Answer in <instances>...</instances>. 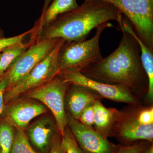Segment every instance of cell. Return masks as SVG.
Masks as SVG:
<instances>
[{"mask_svg": "<svg viewBox=\"0 0 153 153\" xmlns=\"http://www.w3.org/2000/svg\"><path fill=\"white\" fill-rule=\"evenodd\" d=\"M120 27L123 36L117 48L80 72L96 81L125 86L134 93L144 89L147 91V77L141 61L138 44L131 34Z\"/></svg>", "mask_w": 153, "mask_h": 153, "instance_id": "1", "label": "cell"}, {"mask_svg": "<svg viewBox=\"0 0 153 153\" xmlns=\"http://www.w3.org/2000/svg\"><path fill=\"white\" fill-rule=\"evenodd\" d=\"M123 14L109 3L100 0H84L76 10L59 16L41 29L37 40L61 39L65 42L85 40L100 25L121 20Z\"/></svg>", "mask_w": 153, "mask_h": 153, "instance_id": "2", "label": "cell"}, {"mask_svg": "<svg viewBox=\"0 0 153 153\" xmlns=\"http://www.w3.org/2000/svg\"><path fill=\"white\" fill-rule=\"evenodd\" d=\"M113 27L110 22L96 28L94 36L89 40L66 42L61 47L58 56L60 70L74 69L80 71L102 59L99 42L100 36L106 28Z\"/></svg>", "mask_w": 153, "mask_h": 153, "instance_id": "3", "label": "cell"}, {"mask_svg": "<svg viewBox=\"0 0 153 153\" xmlns=\"http://www.w3.org/2000/svg\"><path fill=\"white\" fill-rule=\"evenodd\" d=\"M65 41L60 39L49 54L13 87L6 89L4 94V105L29 91L41 87L50 82L60 71L58 56Z\"/></svg>", "mask_w": 153, "mask_h": 153, "instance_id": "4", "label": "cell"}, {"mask_svg": "<svg viewBox=\"0 0 153 153\" xmlns=\"http://www.w3.org/2000/svg\"><path fill=\"white\" fill-rule=\"evenodd\" d=\"M70 83L57 75L50 82L24 94L27 98L44 104L54 117L57 131L63 134L68 126V115L65 108V97Z\"/></svg>", "mask_w": 153, "mask_h": 153, "instance_id": "5", "label": "cell"}, {"mask_svg": "<svg viewBox=\"0 0 153 153\" xmlns=\"http://www.w3.org/2000/svg\"><path fill=\"white\" fill-rule=\"evenodd\" d=\"M115 7L131 22L140 39L153 51V0H100Z\"/></svg>", "mask_w": 153, "mask_h": 153, "instance_id": "6", "label": "cell"}, {"mask_svg": "<svg viewBox=\"0 0 153 153\" xmlns=\"http://www.w3.org/2000/svg\"><path fill=\"white\" fill-rule=\"evenodd\" d=\"M59 39L37 40L19 56L4 74L7 83V89L27 76L52 51Z\"/></svg>", "mask_w": 153, "mask_h": 153, "instance_id": "7", "label": "cell"}, {"mask_svg": "<svg viewBox=\"0 0 153 153\" xmlns=\"http://www.w3.org/2000/svg\"><path fill=\"white\" fill-rule=\"evenodd\" d=\"M58 74L68 83L87 87L97 94L102 98L129 104L137 103L138 100L134 92L125 86L96 81L85 76L76 69L60 70Z\"/></svg>", "mask_w": 153, "mask_h": 153, "instance_id": "8", "label": "cell"}, {"mask_svg": "<svg viewBox=\"0 0 153 153\" xmlns=\"http://www.w3.org/2000/svg\"><path fill=\"white\" fill-rule=\"evenodd\" d=\"M68 115V128L85 153H116L120 147L114 144L94 129L89 128Z\"/></svg>", "mask_w": 153, "mask_h": 153, "instance_id": "9", "label": "cell"}, {"mask_svg": "<svg viewBox=\"0 0 153 153\" xmlns=\"http://www.w3.org/2000/svg\"><path fill=\"white\" fill-rule=\"evenodd\" d=\"M47 111V108L41 102L27 98L5 104L0 117L15 128L25 131L31 120Z\"/></svg>", "mask_w": 153, "mask_h": 153, "instance_id": "10", "label": "cell"}, {"mask_svg": "<svg viewBox=\"0 0 153 153\" xmlns=\"http://www.w3.org/2000/svg\"><path fill=\"white\" fill-rule=\"evenodd\" d=\"M111 136L128 145L138 140L152 143L153 124L142 125L137 120L135 113L128 114L120 111L113 127Z\"/></svg>", "mask_w": 153, "mask_h": 153, "instance_id": "11", "label": "cell"}, {"mask_svg": "<svg viewBox=\"0 0 153 153\" xmlns=\"http://www.w3.org/2000/svg\"><path fill=\"white\" fill-rule=\"evenodd\" d=\"M57 131L54 120L46 117L36 120L26 133L33 147L38 153H49Z\"/></svg>", "mask_w": 153, "mask_h": 153, "instance_id": "12", "label": "cell"}, {"mask_svg": "<svg viewBox=\"0 0 153 153\" xmlns=\"http://www.w3.org/2000/svg\"><path fill=\"white\" fill-rule=\"evenodd\" d=\"M100 98V96L87 87L70 84L65 97V108L68 115L79 120L84 109Z\"/></svg>", "mask_w": 153, "mask_h": 153, "instance_id": "13", "label": "cell"}, {"mask_svg": "<svg viewBox=\"0 0 153 153\" xmlns=\"http://www.w3.org/2000/svg\"><path fill=\"white\" fill-rule=\"evenodd\" d=\"M120 27L123 28L130 33L136 39L141 52L140 59L144 70L148 79V89L146 98L149 101L152 102L153 100V51L151 50L145 44L134 31L127 20L123 16L119 22Z\"/></svg>", "mask_w": 153, "mask_h": 153, "instance_id": "14", "label": "cell"}, {"mask_svg": "<svg viewBox=\"0 0 153 153\" xmlns=\"http://www.w3.org/2000/svg\"><path fill=\"white\" fill-rule=\"evenodd\" d=\"M93 106L94 129L106 138L111 137L113 127L120 111L116 108L105 107L100 99L97 100Z\"/></svg>", "mask_w": 153, "mask_h": 153, "instance_id": "15", "label": "cell"}, {"mask_svg": "<svg viewBox=\"0 0 153 153\" xmlns=\"http://www.w3.org/2000/svg\"><path fill=\"white\" fill-rule=\"evenodd\" d=\"M79 7L76 0H52L37 21L39 31L54 22L59 16L74 10Z\"/></svg>", "mask_w": 153, "mask_h": 153, "instance_id": "16", "label": "cell"}, {"mask_svg": "<svg viewBox=\"0 0 153 153\" xmlns=\"http://www.w3.org/2000/svg\"><path fill=\"white\" fill-rule=\"evenodd\" d=\"M37 37L28 41L20 42L7 48L1 53L0 58V76H3L17 58L37 40Z\"/></svg>", "mask_w": 153, "mask_h": 153, "instance_id": "17", "label": "cell"}, {"mask_svg": "<svg viewBox=\"0 0 153 153\" xmlns=\"http://www.w3.org/2000/svg\"><path fill=\"white\" fill-rule=\"evenodd\" d=\"M15 131L13 126L0 117V153H10Z\"/></svg>", "mask_w": 153, "mask_h": 153, "instance_id": "18", "label": "cell"}, {"mask_svg": "<svg viewBox=\"0 0 153 153\" xmlns=\"http://www.w3.org/2000/svg\"><path fill=\"white\" fill-rule=\"evenodd\" d=\"M10 153H38L30 142L25 131L16 128L15 137Z\"/></svg>", "mask_w": 153, "mask_h": 153, "instance_id": "19", "label": "cell"}, {"mask_svg": "<svg viewBox=\"0 0 153 153\" xmlns=\"http://www.w3.org/2000/svg\"><path fill=\"white\" fill-rule=\"evenodd\" d=\"M61 136V142L65 153H85L79 147L76 139L68 127Z\"/></svg>", "mask_w": 153, "mask_h": 153, "instance_id": "20", "label": "cell"}, {"mask_svg": "<svg viewBox=\"0 0 153 153\" xmlns=\"http://www.w3.org/2000/svg\"><path fill=\"white\" fill-rule=\"evenodd\" d=\"M38 30V26L36 24L35 27L31 30L18 36L10 38L0 37V52H2L5 49L13 45L25 41L27 37L31 36Z\"/></svg>", "mask_w": 153, "mask_h": 153, "instance_id": "21", "label": "cell"}, {"mask_svg": "<svg viewBox=\"0 0 153 153\" xmlns=\"http://www.w3.org/2000/svg\"><path fill=\"white\" fill-rule=\"evenodd\" d=\"M136 118L139 123L142 125L153 124V106L145 108L135 113Z\"/></svg>", "mask_w": 153, "mask_h": 153, "instance_id": "22", "label": "cell"}, {"mask_svg": "<svg viewBox=\"0 0 153 153\" xmlns=\"http://www.w3.org/2000/svg\"><path fill=\"white\" fill-rule=\"evenodd\" d=\"M93 104L91 105L84 109L79 120V121L84 125L92 129H94Z\"/></svg>", "mask_w": 153, "mask_h": 153, "instance_id": "23", "label": "cell"}, {"mask_svg": "<svg viewBox=\"0 0 153 153\" xmlns=\"http://www.w3.org/2000/svg\"><path fill=\"white\" fill-rule=\"evenodd\" d=\"M146 147V145L143 142L134 143L120 147L116 153H141Z\"/></svg>", "mask_w": 153, "mask_h": 153, "instance_id": "24", "label": "cell"}, {"mask_svg": "<svg viewBox=\"0 0 153 153\" xmlns=\"http://www.w3.org/2000/svg\"><path fill=\"white\" fill-rule=\"evenodd\" d=\"M7 87V80L4 75L0 76V117L4 106V94Z\"/></svg>", "mask_w": 153, "mask_h": 153, "instance_id": "25", "label": "cell"}, {"mask_svg": "<svg viewBox=\"0 0 153 153\" xmlns=\"http://www.w3.org/2000/svg\"><path fill=\"white\" fill-rule=\"evenodd\" d=\"M49 153H65L61 142V136H56Z\"/></svg>", "mask_w": 153, "mask_h": 153, "instance_id": "26", "label": "cell"}, {"mask_svg": "<svg viewBox=\"0 0 153 153\" xmlns=\"http://www.w3.org/2000/svg\"><path fill=\"white\" fill-rule=\"evenodd\" d=\"M52 0H45L44 1V6H43V9H42V13L43 14L44 13L45 11L47 10V7L50 4V3L52 1Z\"/></svg>", "mask_w": 153, "mask_h": 153, "instance_id": "27", "label": "cell"}, {"mask_svg": "<svg viewBox=\"0 0 153 153\" xmlns=\"http://www.w3.org/2000/svg\"><path fill=\"white\" fill-rule=\"evenodd\" d=\"M141 153H153V145H151L150 147H147Z\"/></svg>", "mask_w": 153, "mask_h": 153, "instance_id": "28", "label": "cell"}, {"mask_svg": "<svg viewBox=\"0 0 153 153\" xmlns=\"http://www.w3.org/2000/svg\"><path fill=\"white\" fill-rule=\"evenodd\" d=\"M3 32L2 30L0 29V37H3Z\"/></svg>", "mask_w": 153, "mask_h": 153, "instance_id": "29", "label": "cell"}, {"mask_svg": "<svg viewBox=\"0 0 153 153\" xmlns=\"http://www.w3.org/2000/svg\"><path fill=\"white\" fill-rule=\"evenodd\" d=\"M1 53H0V58H1Z\"/></svg>", "mask_w": 153, "mask_h": 153, "instance_id": "30", "label": "cell"}]
</instances>
